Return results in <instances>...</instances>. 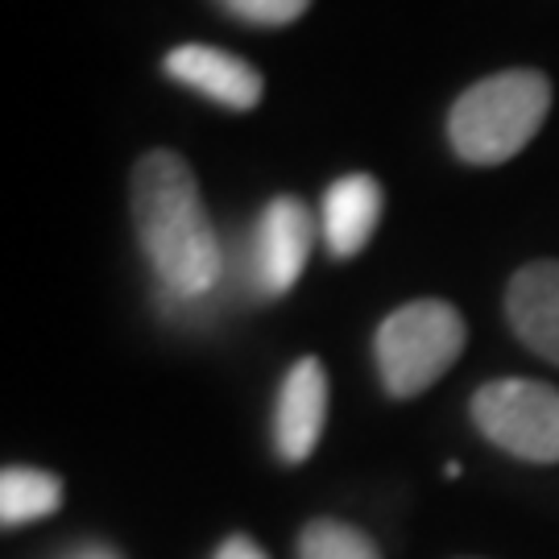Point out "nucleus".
I'll return each mask as SVG.
<instances>
[{
    "label": "nucleus",
    "instance_id": "1",
    "mask_svg": "<svg viewBox=\"0 0 559 559\" xmlns=\"http://www.w3.org/2000/svg\"><path fill=\"white\" fill-rule=\"evenodd\" d=\"M133 228L166 299H207L224 274V249L203 207L195 170L175 150H150L133 166Z\"/></svg>",
    "mask_w": 559,
    "mask_h": 559
},
{
    "label": "nucleus",
    "instance_id": "2",
    "mask_svg": "<svg viewBox=\"0 0 559 559\" xmlns=\"http://www.w3.org/2000/svg\"><path fill=\"white\" fill-rule=\"evenodd\" d=\"M551 112V80L543 71H501L460 92L448 112V141L468 166H501L522 154Z\"/></svg>",
    "mask_w": 559,
    "mask_h": 559
},
{
    "label": "nucleus",
    "instance_id": "3",
    "mask_svg": "<svg viewBox=\"0 0 559 559\" xmlns=\"http://www.w3.org/2000/svg\"><path fill=\"white\" fill-rule=\"evenodd\" d=\"M464 316L443 299H415L378 328V373L394 399H419L464 353Z\"/></svg>",
    "mask_w": 559,
    "mask_h": 559
},
{
    "label": "nucleus",
    "instance_id": "4",
    "mask_svg": "<svg viewBox=\"0 0 559 559\" xmlns=\"http://www.w3.org/2000/svg\"><path fill=\"white\" fill-rule=\"evenodd\" d=\"M473 423L506 456L559 464V390L547 381L501 378L473 394Z\"/></svg>",
    "mask_w": 559,
    "mask_h": 559
},
{
    "label": "nucleus",
    "instance_id": "5",
    "mask_svg": "<svg viewBox=\"0 0 559 559\" xmlns=\"http://www.w3.org/2000/svg\"><path fill=\"white\" fill-rule=\"evenodd\" d=\"M311 245H316L311 207L295 195L270 200L253 224V237H249V286L261 299L290 295L307 270Z\"/></svg>",
    "mask_w": 559,
    "mask_h": 559
},
{
    "label": "nucleus",
    "instance_id": "6",
    "mask_svg": "<svg viewBox=\"0 0 559 559\" xmlns=\"http://www.w3.org/2000/svg\"><path fill=\"white\" fill-rule=\"evenodd\" d=\"M162 71L170 80L195 92L203 100L221 104L228 112H249L261 104V71L253 62H245L233 50H221V46H175L166 59H162Z\"/></svg>",
    "mask_w": 559,
    "mask_h": 559
},
{
    "label": "nucleus",
    "instance_id": "7",
    "mask_svg": "<svg viewBox=\"0 0 559 559\" xmlns=\"http://www.w3.org/2000/svg\"><path fill=\"white\" fill-rule=\"evenodd\" d=\"M328 423V373L316 357H299L278 385L274 406V448L286 464H302L323 440Z\"/></svg>",
    "mask_w": 559,
    "mask_h": 559
},
{
    "label": "nucleus",
    "instance_id": "8",
    "mask_svg": "<svg viewBox=\"0 0 559 559\" xmlns=\"http://www.w3.org/2000/svg\"><path fill=\"white\" fill-rule=\"evenodd\" d=\"M506 320L514 336L539 353L543 360L559 365V261H531L510 278L506 290Z\"/></svg>",
    "mask_w": 559,
    "mask_h": 559
},
{
    "label": "nucleus",
    "instance_id": "9",
    "mask_svg": "<svg viewBox=\"0 0 559 559\" xmlns=\"http://www.w3.org/2000/svg\"><path fill=\"white\" fill-rule=\"evenodd\" d=\"M385 212V195H381V182L369 175H344L328 187L320 212V233L328 253L336 261L357 258L360 249L373 240Z\"/></svg>",
    "mask_w": 559,
    "mask_h": 559
},
{
    "label": "nucleus",
    "instance_id": "10",
    "mask_svg": "<svg viewBox=\"0 0 559 559\" xmlns=\"http://www.w3.org/2000/svg\"><path fill=\"white\" fill-rule=\"evenodd\" d=\"M62 506V480L41 468L13 464L0 477V522L4 526H25V522L50 519Z\"/></svg>",
    "mask_w": 559,
    "mask_h": 559
},
{
    "label": "nucleus",
    "instance_id": "11",
    "mask_svg": "<svg viewBox=\"0 0 559 559\" xmlns=\"http://www.w3.org/2000/svg\"><path fill=\"white\" fill-rule=\"evenodd\" d=\"M299 559H381L378 543L340 519H316L302 526Z\"/></svg>",
    "mask_w": 559,
    "mask_h": 559
},
{
    "label": "nucleus",
    "instance_id": "12",
    "mask_svg": "<svg viewBox=\"0 0 559 559\" xmlns=\"http://www.w3.org/2000/svg\"><path fill=\"white\" fill-rule=\"evenodd\" d=\"M216 4L228 17L245 21V25H261V29L295 25L311 9V0H216Z\"/></svg>",
    "mask_w": 559,
    "mask_h": 559
},
{
    "label": "nucleus",
    "instance_id": "13",
    "mask_svg": "<svg viewBox=\"0 0 559 559\" xmlns=\"http://www.w3.org/2000/svg\"><path fill=\"white\" fill-rule=\"evenodd\" d=\"M212 559H265V551H261L249 535H233V539H224L221 547H216Z\"/></svg>",
    "mask_w": 559,
    "mask_h": 559
},
{
    "label": "nucleus",
    "instance_id": "14",
    "mask_svg": "<svg viewBox=\"0 0 559 559\" xmlns=\"http://www.w3.org/2000/svg\"><path fill=\"white\" fill-rule=\"evenodd\" d=\"M59 559H120V551L104 547V543H80V547H71V551H62Z\"/></svg>",
    "mask_w": 559,
    "mask_h": 559
}]
</instances>
